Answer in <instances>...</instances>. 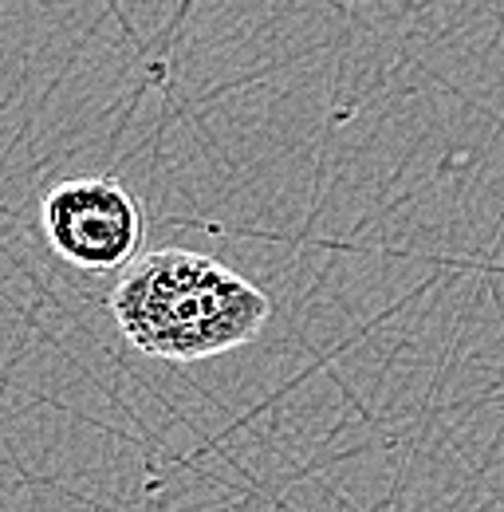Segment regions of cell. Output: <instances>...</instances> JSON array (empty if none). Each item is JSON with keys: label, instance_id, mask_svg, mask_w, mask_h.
I'll use <instances>...</instances> for the list:
<instances>
[{"label": "cell", "instance_id": "cell-1", "mask_svg": "<svg viewBox=\"0 0 504 512\" xmlns=\"http://www.w3.org/2000/svg\"><path fill=\"white\" fill-rule=\"evenodd\" d=\"M111 316L142 355L205 363L252 343L272 316V300L213 256L158 249L123 272Z\"/></svg>", "mask_w": 504, "mask_h": 512}, {"label": "cell", "instance_id": "cell-2", "mask_svg": "<svg viewBox=\"0 0 504 512\" xmlns=\"http://www.w3.org/2000/svg\"><path fill=\"white\" fill-rule=\"evenodd\" d=\"M40 225L52 253L87 272L130 268L146 229L138 197L107 174L60 182L40 205Z\"/></svg>", "mask_w": 504, "mask_h": 512}]
</instances>
